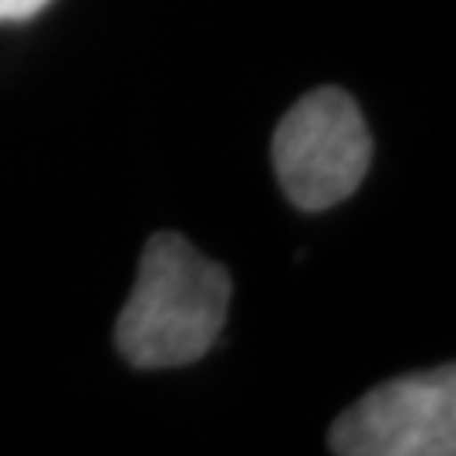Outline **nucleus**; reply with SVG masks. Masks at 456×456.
I'll use <instances>...</instances> for the list:
<instances>
[{"mask_svg":"<svg viewBox=\"0 0 456 456\" xmlns=\"http://www.w3.org/2000/svg\"><path fill=\"white\" fill-rule=\"evenodd\" d=\"M230 308V274L180 233H156L115 322V348L135 369L200 362L220 338Z\"/></svg>","mask_w":456,"mask_h":456,"instance_id":"nucleus-1","label":"nucleus"},{"mask_svg":"<svg viewBox=\"0 0 456 456\" xmlns=\"http://www.w3.org/2000/svg\"><path fill=\"white\" fill-rule=\"evenodd\" d=\"M274 173L297 210L322 213L355 193L372 163V135L355 98L314 88L274 129Z\"/></svg>","mask_w":456,"mask_h":456,"instance_id":"nucleus-2","label":"nucleus"},{"mask_svg":"<svg viewBox=\"0 0 456 456\" xmlns=\"http://www.w3.org/2000/svg\"><path fill=\"white\" fill-rule=\"evenodd\" d=\"M338 456H453L456 369L440 365L365 392L328 433Z\"/></svg>","mask_w":456,"mask_h":456,"instance_id":"nucleus-3","label":"nucleus"},{"mask_svg":"<svg viewBox=\"0 0 456 456\" xmlns=\"http://www.w3.org/2000/svg\"><path fill=\"white\" fill-rule=\"evenodd\" d=\"M54 0H0V24H24Z\"/></svg>","mask_w":456,"mask_h":456,"instance_id":"nucleus-4","label":"nucleus"}]
</instances>
